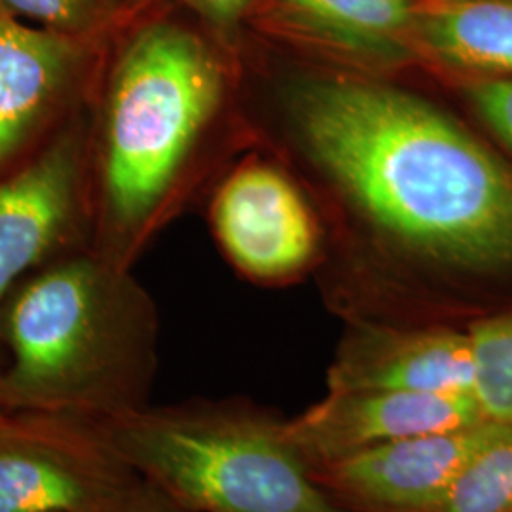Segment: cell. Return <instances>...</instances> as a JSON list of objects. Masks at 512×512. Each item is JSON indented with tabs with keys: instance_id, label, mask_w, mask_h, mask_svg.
I'll return each mask as SVG.
<instances>
[{
	"instance_id": "2e32d148",
	"label": "cell",
	"mask_w": 512,
	"mask_h": 512,
	"mask_svg": "<svg viewBox=\"0 0 512 512\" xmlns=\"http://www.w3.org/2000/svg\"><path fill=\"white\" fill-rule=\"evenodd\" d=\"M38 27L84 38H109L118 29L120 0H0Z\"/></svg>"
},
{
	"instance_id": "5bb4252c",
	"label": "cell",
	"mask_w": 512,
	"mask_h": 512,
	"mask_svg": "<svg viewBox=\"0 0 512 512\" xmlns=\"http://www.w3.org/2000/svg\"><path fill=\"white\" fill-rule=\"evenodd\" d=\"M475 395L484 418L512 425V315L484 319L469 330Z\"/></svg>"
},
{
	"instance_id": "7a4b0ae2",
	"label": "cell",
	"mask_w": 512,
	"mask_h": 512,
	"mask_svg": "<svg viewBox=\"0 0 512 512\" xmlns=\"http://www.w3.org/2000/svg\"><path fill=\"white\" fill-rule=\"evenodd\" d=\"M222 42L167 8L120 25L88 105L90 249L131 270L230 99Z\"/></svg>"
},
{
	"instance_id": "5b68a950",
	"label": "cell",
	"mask_w": 512,
	"mask_h": 512,
	"mask_svg": "<svg viewBox=\"0 0 512 512\" xmlns=\"http://www.w3.org/2000/svg\"><path fill=\"white\" fill-rule=\"evenodd\" d=\"M109 42L25 23L0 4V177L88 109Z\"/></svg>"
},
{
	"instance_id": "52a82bcc",
	"label": "cell",
	"mask_w": 512,
	"mask_h": 512,
	"mask_svg": "<svg viewBox=\"0 0 512 512\" xmlns=\"http://www.w3.org/2000/svg\"><path fill=\"white\" fill-rule=\"evenodd\" d=\"M90 247L88 109L14 173L0 177V311L23 277ZM4 353L0 346V366Z\"/></svg>"
},
{
	"instance_id": "ba28073f",
	"label": "cell",
	"mask_w": 512,
	"mask_h": 512,
	"mask_svg": "<svg viewBox=\"0 0 512 512\" xmlns=\"http://www.w3.org/2000/svg\"><path fill=\"white\" fill-rule=\"evenodd\" d=\"M484 420L475 395L329 391L321 403L283 421V429L311 469L325 471L395 440Z\"/></svg>"
},
{
	"instance_id": "6da1fadb",
	"label": "cell",
	"mask_w": 512,
	"mask_h": 512,
	"mask_svg": "<svg viewBox=\"0 0 512 512\" xmlns=\"http://www.w3.org/2000/svg\"><path fill=\"white\" fill-rule=\"evenodd\" d=\"M300 145L393 241L459 272L512 270V169L448 114L355 76L293 82Z\"/></svg>"
},
{
	"instance_id": "9a60e30c",
	"label": "cell",
	"mask_w": 512,
	"mask_h": 512,
	"mask_svg": "<svg viewBox=\"0 0 512 512\" xmlns=\"http://www.w3.org/2000/svg\"><path fill=\"white\" fill-rule=\"evenodd\" d=\"M439 512H512V425L467 465Z\"/></svg>"
},
{
	"instance_id": "ac0fdd59",
	"label": "cell",
	"mask_w": 512,
	"mask_h": 512,
	"mask_svg": "<svg viewBox=\"0 0 512 512\" xmlns=\"http://www.w3.org/2000/svg\"><path fill=\"white\" fill-rule=\"evenodd\" d=\"M467 93L480 118L512 152V76L480 78Z\"/></svg>"
},
{
	"instance_id": "8fae6325",
	"label": "cell",
	"mask_w": 512,
	"mask_h": 512,
	"mask_svg": "<svg viewBox=\"0 0 512 512\" xmlns=\"http://www.w3.org/2000/svg\"><path fill=\"white\" fill-rule=\"evenodd\" d=\"M329 391H406L473 395L469 332L365 327L349 336L330 366Z\"/></svg>"
},
{
	"instance_id": "7c38bea8",
	"label": "cell",
	"mask_w": 512,
	"mask_h": 512,
	"mask_svg": "<svg viewBox=\"0 0 512 512\" xmlns=\"http://www.w3.org/2000/svg\"><path fill=\"white\" fill-rule=\"evenodd\" d=\"M412 37L459 71L512 76V0H431L416 6Z\"/></svg>"
},
{
	"instance_id": "30bf717a",
	"label": "cell",
	"mask_w": 512,
	"mask_h": 512,
	"mask_svg": "<svg viewBox=\"0 0 512 512\" xmlns=\"http://www.w3.org/2000/svg\"><path fill=\"white\" fill-rule=\"evenodd\" d=\"M211 224L230 262L253 279H279L302 270L315 253L310 207L283 173L249 162L220 181Z\"/></svg>"
},
{
	"instance_id": "4fadbf2b",
	"label": "cell",
	"mask_w": 512,
	"mask_h": 512,
	"mask_svg": "<svg viewBox=\"0 0 512 512\" xmlns=\"http://www.w3.org/2000/svg\"><path fill=\"white\" fill-rule=\"evenodd\" d=\"M317 31L363 50H397L412 35L414 0H283Z\"/></svg>"
},
{
	"instance_id": "ffe728a7",
	"label": "cell",
	"mask_w": 512,
	"mask_h": 512,
	"mask_svg": "<svg viewBox=\"0 0 512 512\" xmlns=\"http://www.w3.org/2000/svg\"><path fill=\"white\" fill-rule=\"evenodd\" d=\"M6 414H8V410H4V408H0V421L6 418Z\"/></svg>"
},
{
	"instance_id": "277c9868",
	"label": "cell",
	"mask_w": 512,
	"mask_h": 512,
	"mask_svg": "<svg viewBox=\"0 0 512 512\" xmlns=\"http://www.w3.org/2000/svg\"><path fill=\"white\" fill-rule=\"evenodd\" d=\"M129 467L192 512H351L319 484L283 421L234 404L145 406L103 423Z\"/></svg>"
},
{
	"instance_id": "8992f818",
	"label": "cell",
	"mask_w": 512,
	"mask_h": 512,
	"mask_svg": "<svg viewBox=\"0 0 512 512\" xmlns=\"http://www.w3.org/2000/svg\"><path fill=\"white\" fill-rule=\"evenodd\" d=\"M137 476L99 423L33 412L0 421V512H101Z\"/></svg>"
},
{
	"instance_id": "e0dca14e",
	"label": "cell",
	"mask_w": 512,
	"mask_h": 512,
	"mask_svg": "<svg viewBox=\"0 0 512 512\" xmlns=\"http://www.w3.org/2000/svg\"><path fill=\"white\" fill-rule=\"evenodd\" d=\"M171 4L188 10L222 44H228L241 19L249 12L253 0H120L118 27L131 19L154 10H162Z\"/></svg>"
},
{
	"instance_id": "3957f363",
	"label": "cell",
	"mask_w": 512,
	"mask_h": 512,
	"mask_svg": "<svg viewBox=\"0 0 512 512\" xmlns=\"http://www.w3.org/2000/svg\"><path fill=\"white\" fill-rule=\"evenodd\" d=\"M156 310L90 247L23 277L0 311V408L109 423L148 406Z\"/></svg>"
},
{
	"instance_id": "d6986e66",
	"label": "cell",
	"mask_w": 512,
	"mask_h": 512,
	"mask_svg": "<svg viewBox=\"0 0 512 512\" xmlns=\"http://www.w3.org/2000/svg\"><path fill=\"white\" fill-rule=\"evenodd\" d=\"M101 512H192L139 475Z\"/></svg>"
},
{
	"instance_id": "9c48e42d",
	"label": "cell",
	"mask_w": 512,
	"mask_h": 512,
	"mask_svg": "<svg viewBox=\"0 0 512 512\" xmlns=\"http://www.w3.org/2000/svg\"><path fill=\"white\" fill-rule=\"evenodd\" d=\"M507 423L423 433L372 448L321 471L330 488L374 512H439L467 465Z\"/></svg>"
}]
</instances>
